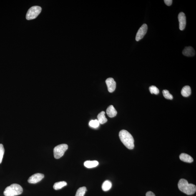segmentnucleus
<instances>
[{"label": "nucleus", "instance_id": "4468645a", "mask_svg": "<svg viewBox=\"0 0 196 196\" xmlns=\"http://www.w3.org/2000/svg\"><path fill=\"white\" fill-rule=\"evenodd\" d=\"M105 112L102 111L98 114L97 116L98 121L99 124H103L107 122L108 119L105 117Z\"/></svg>", "mask_w": 196, "mask_h": 196}, {"label": "nucleus", "instance_id": "2eb2a0df", "mask_svg": "<svg viewBox=\"0 0 196 196\" xmlns=\"http://www.w3.org/2000/svg\"><path fill=\"white\" fill-rule=\"evenodd\" d=\"M191 89L190 86H185L183 88L181 91V94L184 97H188L191 94Z\"/></svg>", "mask_w": 196, "mask_h": 196}, {"label": "nucleus", "instance_id": "6e6552de", "mask_svg": "<svg viewBox=\"0 0 196 196\" xmlns=\"http://www.w3.org/2000/svg\"><path fill=\"white\" fill-rule=\"evenodd\" d=\"M178 19L179 22V29L181 31L185 29L186 24V16L183 13H179L178 16Z\"/></svg>", "mask_w": 196, "mask_h": 196}, {"label": "nucleus", "instance_id": "9b49d317", "mask_svg": "<svg viewBox=\"0 0 196 196\" xmlns=\"http://www.w3.org/2000/svg\"><path fill=\"white\" fill-rule=\"evenodd\" d=\"M179 158L182 161L191 163L193 162L194 159L190 155L183 153L179 156Z\"/></svg>", "mask_w": 196, "mask_h": 196}, {"label": "nucleus", "instance_id": "5701e85b", "mask_svg": "<svg viewBox=\"0 0 196 196\" xmlns=\"http://www.w3.org/2000/svg\"><path fill=\"white\" fill-rule=\"evenodd\" d=\"M164 2L167 6H170L172 4V0H164Z\"/></svg>", "mask_w": 196, "mask_h": 196}, {"label": "nucleus", "instance_id": "dca6fc26", "mask_svg": "<svg viewBox=\"0 0 196 196\" xmlns=\"http://www.w3.org/2000/svg\"><path fill=\"white\" fill-rule=\"evenodd\" d=\"M112 187V183L108 180L105 181L103 183L102 186V190L104 192H107L110 190Z\"/></svg>", "mask_w": 196, "mask_h": 196}, {"label": "nucleus", "instance_id": "f8f14e48", "mask_svg": "<svg viewBox=\"0 0 196 196\" xmlns=\"http://www.w3.org/2000/svg\"><path fill=\"white\" fill-rule=\"evenodd\" d=\"M107 114L109 117L113 118L117 115V111H116L115 108L112 105H110L106 111Z\"/></svg>", "mask_w": 196, "mask_h": 196}, {"label": "nucleus", "instance_id": "7ed1b4c3", "mask_svg": "<svg viewBox=\"0 0 196 196\" xmlns=\"http://www.w3.org/2000/svg\"><path fill=\"white\" fill-rule=\"evenodd\" d=\"M23 192V189L21 186L14 183L7 187L3 193L5 196H15L21 195Z\"/></svg>", "mask_w": 196, "mask_h": 196}, {"label": "nucleus", "instance_id": "a211bd4d", "mask_svg": "<svg viewBox=\"0 0 196 196\" xmlns=\"http://www.w3.org/2000/svg\"><path fill=\"white\" fill-rule=\"evenodd\" d=\"M87 191V188L85 187L80 188L76 192L75 196H84Z\"/></svg>", "mask_w": 196, "mask_h": 196}, {"label": "nucleus", "instance_id": "39448f33", "mask_svg": "<svg viewBox=\"0 0 196 196\" xmlns=\"http://www.w3.org/2000/svg\"><path fill=\"white\" fill-rule=\"evenodd\" d=\"M68 149V146L66 144H59L54 148V154L55 158L59 159L64 155L65 152Z\"/></svg>", "mask_w": 196, "mask_h": 196}, {"label": "nucleus", "instance_id": "ddd939ff", "mask_svg": "<svg viewBox=\"0 0 196 196\" xmlns=\"http://www.w3.org/2000/svg\"><path fill=\"white\" fill-rule=\"evenodd\" d=\"M99 164V162L97 161H87L84 163V165L88 168H92L97 167Z\"/></svg>", "mask_w": 196, "mask_h": 196}, {"label": "nucleus", "instance_id": "9d476101", "mask_svg": "<svg viewBox=\"0 0 196 196\" xmlns=\"http://www.w3.org/2000/svg\"><path fill=\"white\" fill-rule=\"evenodd\" d=\"M183 54L188 57H192L195 55V52L193 48L189 46L186 47L182 52Z\"/></svg>", "mask_w": 196, "mask_h": 196}, {"label": "nucleus", "instance_id": "4be33fe9", "mask_svg": "<svg viewBox=\"0 0 196 196\" xmlns=\"http://www.w3.org/2000/svg\"><path fill=\"white\" fill-rule=\"evenodd\" d=\"M4 153V149L2 144H0V164L2 162Z\"/></svg>", "mask_w": 196, "mask_h": 196}, {"label": "nucleus", "instance_id": "6ab92c4d", "mask_svg": "<svg viewBox=\"0 0 196 196\" xmlns=\"http://www.w3.org/2000/svg\"><path fill=\"white\" fill-rule=\"evenodd\" d=\"M163 94L164 98L166 99H173V96L169 93V91L167 90H164L163 91Z\"/></svg>", "mask_w": 196, "mask_h": 196}, {"label": "nucleus", "instance_id": "20e7f679", "mask_svg": "<svg viewBox=\"0 0 196 196\" xmlns=\"http://www.w3.org/2000/svg\"><path fill=\"white\" fill-rule=\"evenodd\" d=\"M41 11V7L34 6L31 7L28 11L26 15V19L31 20L35 19L40 14Z\"/></svg>", "mask_w": 196, "mask_h": 196}, {"label": "nucleus", "instance_id": "f3484780", "mask_svg": "<svg viewBox=\"0 0 196 196\" xmlns=\"http://www.w3.org/2000/svg\"><path fill=\"white\" fill-rule=\"evenodd\" d=\"M67 185V183L65 181L56 182L54 184L53 188L55 190H58Z\"/></svg>", "mask_w": 196, "mask_h": 196}, {"label": "nucleus", "instance_id": "f257e3e1", "mask_svg": "<svg viewBox=\"0 0 196 196\" xmlns=\"http://www.w3.org/2000/svg\"><path fill=\"white\" fill-rule=\"evenodd\" d=\"M121 141L127 149L132 150L134 147V139L131 134L127 130H122L119 134Z\"/></svg>", "mask_w": 196, "mask_h": 196}, {"label": "nucleus", "instance_id": "412c9836", "mask_svg": "<svg viewBox=\"0 0 196 196\" xmlns=\"http://www.w3.org/2000/svg\"><path fill=\"white\" fill-rule=\"evenodd\" d=\"M99 122L97 119L91 120L89 122V125L91 127L94 128H97L99 127Z\"/></svg>", "mask_w": 196, "mask_h": 196}, {"label": "nucleus", "instance_id": "423d86ee", "mask_svg": "<svg viewBox=\"0 0 196 196\" xmlns=\"http://www.w3.org/2000/svg\"><path fill=\"white\" fill-rule=\"evenodd\" d=\"M147 24H144L139 28L136 34V40L139 41L142 39L147 33Z\"/></svg>", "mask_w": 196, "mask_h": 196}, {"label": "nucleus", "instance_id": "1a4fd4ad", "mask_svg": "<svg viewBox=\"0 0 196 196\" xmlns=\"http://www.w3.org/2000/svg\"><path fill=\"white\" fill-rule=\"evenodd\" d=\"M106 84L107 86L108 91L110 93L114 92L116 88V82L112 78H109L106 80Z\"/></svg>", "mask_w": 196, "mask_h": 196}, {"label": "nucleus", "instance_id": "b1692460", "mask_svg": "<svg viewBox=\"0 0 196 196\" xmlns=\"http://www.w3.org/2000/svg\"><path fill=\"white\" fill-rule=\"evenodd\" d=\"M146 196H155V194L152 192H147L146 194Z\"/></svg>", "mask_w": 196, "mask_h": 196}, {"label": "nucleus", "instance_id": "f03ea898", "mask_svg": "<svg viewBox=\"0 0 196 196\" xmlns=\"http://www.w3.org/2000/svg\"><path fill=\"white\" fill-rule=\"evenodd\" d=\"M178 187L179 190L188 195H193L196 192V186L193 184L189 183L185 179H181L179 180Z\"/></svg>", "mask_w": 196, "mask_h": 196}, {"label": "nucleus", "instance_id": "0eeeda50", "mask_svg": "<svg viewBox=\"0 0 196 196\" xmlns=\"http://www.w3.org/2000/svg\"><path fill=\"white\" fill-rule=\"evenodd\" d=\"M44 174L41 173H36L31 176L28 180V182L30 183L35 184L41 181L44 178Z\"/></svg>", "mask_w": 196, "mask_h": 196}, {"label": "nucleus", "instance_id": "aec40b11", "mask_svg": "<svg viewBox=\"0 0 196 196\" xmlns=\"http://www.w3.org/2000/svg\"><path fill=\"white\" fill-rule=\"evenodd\" d=\"M149 91H150L151 94H154L157 95V94H158L159 93L158 89L155 86H150L149 87Z\"/></svg>", "mask_w": 196, "mask_h": 196}]
</instances>
